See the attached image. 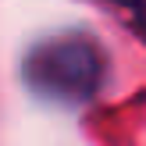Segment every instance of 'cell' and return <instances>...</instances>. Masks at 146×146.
I'll return each mask as SVG.
<instances>
[{
	"label": "cell",
	"mask_w": 146,
	"mask_h": 146,
	"mask_svg": "<svg viewBox=\"0 0 146 146\" xmlns=\"http://www.w3.org/2000/svg\"><path fill=\"white\" fill-rule=\"evenodd\" d=\"M107 54L86 32H57L36 43L21 61L25 86L39 100L61 107H82L107 82Z\"/></svg>",
	"instance_id": "cell-1"
},
{
	"label": "cell",
	"mask_w": 146,
	"mask_h": 146,
	"mask_svg": "<svg viewBox=\"0 0 146 146\" xmlns=\"http://www.w3.org/2000/svg\"><path fill=\"white\" fill-rule=\"evenodd\" d=\"M104 4L125 29H132L139 39H146V0H96Z\"/></svg>",
	"instance_id": "cell-2"
}]
</instances>
